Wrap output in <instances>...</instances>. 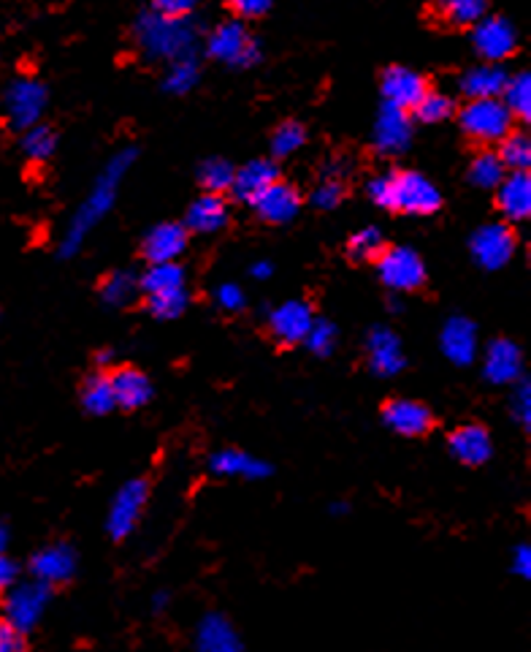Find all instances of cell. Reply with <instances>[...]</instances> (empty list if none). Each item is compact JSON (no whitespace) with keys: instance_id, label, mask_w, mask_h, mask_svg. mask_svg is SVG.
Returning a JSON list of instances; mask_svg holds the SVG:
<instances>
[{"instance_id":"1","label":"cell","mask_w":531,"mask_h":652,"mask_svg":"<svg viewBox=\"0 0 531 652\" xmlns=\"http://www.w3.org/2000/svg\"><path fill=\"white\" fill-rule=\"evenodd\" d=\"M369 196L375 205L404 216H432L442 205L437 185L417 172H391L371 179Z\"/></svg>"},{"instance_id":"2","label":"cell","mask_w":531,"mask_h":652,"mask_svg":"<svg viewBox=\"0 0 531 652\" xmlns=\"http://www.w3.org/2000/svg\"><path fill=\"white\" fill-rule=\"evenodd\" d=\"M131 161H133V150H126V153L117 155V159L106 166V172L101 174V179L95 183L93 194H90V199L84 201L82 210H79L76 218H73L71 229H68V234L63 240V256L76 253L79 245H82V240L87 237L90 229H93L95 223H98L101 218L111 210V205H115V199H117V188H120V179H122V174L128 172V166H131Z\"/></svg>"},{"instance_id":"3","label":"cell","mask_w":531,"mask_h":652,"mask_svg":"<svg viewBox=\"0 0 531 652\" xmlns=\"http://www.w3.org/2000/svg\"><path fill=\"white\" fill-rule=\"evenodd\" d=\"M461 128L469 139L480 144H499L512 131L510 109L502 98H474L461 109Z\"/></svg>"},{"instance_id":"4","label":"cell","mask_w":531,"mask_h":652,"mask_svg":"<svg viewBox=\"0 0 531 652\" xmlns=\"http://www.w3.org/2000/svg\"><path fill=\"white\" fill-rule=\"evenodd\" d=\"M3 595L5 598L0 612H3L5 620L14 622L22 633H31L42 622L44 612L52 601V587L31 579V582H14Z\"/></svg>"},{"instance_id":"5","label":"cell","mask_w":531,"mask_h":652,"mask_svg":"<svg viewBox=\"0 0 531 652\" xmlns=\"http://www.w3.org/2000/svg\"><path fill=\"white\" fill-rule=\"evenodd\" d=\"M146 503H150V485L146 479H131L128 485L117 489L115 500L106 514V533L111 542H126L135 531V525L144 516Z\"/></svg>"},{"instance_id":"6","label":"cell","mask_w":531,"mask_h":652,"mask_svg":"<svg viewBox=\"0 0 531 652\" xmlns=\"http://www.w3.org/2000/svg\"><path fill=\"white\" fill-rule=\"evenodd\" d=\"M209 55L214 60H223V63L236 66V69H250L261 60V49H258V42L250 36L241 22H223L212 31L206 42Z\"/></svg>"},{"instance_id":"7","label":"cell","mask_w":531,"mask_h":652,"mask_svg":"<svg viewBox=\"0 0 531 652\" xmlns=\"http://www.w3.org/2000/svg\"><path fill=\"white\" fill-rule=\"evenodd\" d=\"M377 272L388 289L401 294L423 289L426 283V264L412 247H386L377 258Z\"/></svg>"},{"instance_id":"8","label":"cell","mask_w":531,"mask_h":652,"mask_svg":"<svg viewBox=\"0 0 531 652\" xmlns=\"http://www.w3.org/2000/svg\"><path fill=\"white\" fill-rule=\"evenodd\" d=\"M190 42H193V33L188 31L185 20H168V16L152 14L144 16V22H141V44L152 55L179 60L185 47H190Z\"/></svg>"},{"instance_id":"9","label":"cell","mask_w":531,"mask_h":652,"mask_svg":"<svg viewBox=\"0 0 531 652\" xmlns=\"http://www.w3.org/2000/svg\"><path fill=\"white\" fill-rule=\"evenodd\" d=\"M472 44L483 63H496L512 58L518 49V33L502 16H483L477 25L472 27Z\"/></svg>"},{"instance_id":"10","label":"cell","mask_w":531,"mask_h":652,"mask_svg":"<svg viewBox=\"0 0 531 652\" xmlns=\"http://www.w3.org/2000/svg\"><path fill=\"white\" fill-rule=\"evenodd\" d=\"M5 109H9L11 126L27 131V128L42 123L44 109H47V90H44L42 82L31 80V77L16 80L5 93Z\"/></svg>"},{"instance_id":"11","label":"cell","mask_w":531,"mask_h":652,"mask_svg":"<svg viewBox=\"0 0 531 652\" xmlns=\"http://www.w3.org/2000/svg\"><path fill=\"white\" fill-rule=\"evenodd\" d=\"M516 232L507 223H488L472 237V256L483 269H502L516 256Z\"/></svg>"},{"instance_id":"12","label":"cell","mask_w":531,"mask_h":652,"mask_svg":"<svg viewBox=\"0 0 531 652\" xmlns=\"http://www.w3.org/2000/svg\"><path fill=\"white\" fill-rule=\"evenodd\" d=\"M76 549L66 542L47 544V547L38 549L31 558V577L36 582L47 584V587H60V584L71 582L73 573H76Z\"/></svg>"},{"instance_id":"13","label":"cell","mask_w":531,"mask_h":652,"mask_svg":"<svg viewBox=\"0 0 531 652\" xmlns=\"http://www.w3.org/2000/svg\"><path fill=\"white\" fill-rule=\"evenodd\" d=\"M382 421H386L388 430L401 438H423L432 432L434 414L426 403L397 397V400L382 406Z\"/></svg>"},{"instance_id":"14","label":"cell","mask_w":531,"mask_h":652,"mask_svg":"<svg viewBox=\"0 0 531 652\" xmlns=\"http://www.w3.org/2000/svg\"><path fill=\"white\" fill-rule=\"evenodd\" d=\"M448 449L461 465L467 468H480L494 454V438H491L488 427L477 424V421H467V424L456 427L448 438Z\"/></svg>"},{"instance_id":"15","label":"cell","mask_w":531,"mask_h":652,"mask_svg":"<svg viewBox=\"0 0 531 652\" xmlns=\"http://www.w3.org/2000/svg\"><path fill=\"white\" fill-rule=\"evenodd\" d=\"M315 316L312 307L307 302H285V305L276 307L274 313L269 316V335L274 337L280 346H298L304 342L307 331L312 329Z\"/></svg>"},{"instance_id":"16","label":"cell","mask_w":531,"mask_h":652,"mask_svg":"<svg viewBox=\"0 0 531 652\" xmlns=\"http://www.w3.org/2000/svg\"><path fill=\"white\" fill-rule=\"evenodd\" d=\"M193 648L196 652H241L245 644H241L239 631L234 628V622L225 615H203L196 626L193 633Z\"/></svg>"},{"instance_id":"17","label":"cell","mask_w":531,"mask_h":652,"mask_svg":"<svg viewBox=\"0 0 531 652\" xmlns=\"http://www.w3.org/2000/svg\"><path fill=\"white\" fill-rule=\"evenodd\" d=\"M188 247V229L185 223H161V226L150 229L141 243V253L150 264H172L177 261L179 256Z\"/></svg>"},{"instance_id":"18","label":"cell","mask_w":531,"mask_h":652,"mask_svg":"<svg viewBox=\"0 0 531 652\" xmlns=\"http://www.w3.org/2000/svg\"><path fill=\"white\" fill-rule=\"evenodd\" d=\"M426 80L412 69L391 66V69L382 74V95H386V104L397 106V109L412 112L417 106V101L426 95Z\"/></svg>"},{"instance_id":"19","label":"cell","mask_w":531,"mask_h":652,"mask_svg":"<svg viewBox=\"0 0 531 652\" xmlns=\"http://www.w3.org/2000/svg\"><path fill=\"white\" fill-rule=\"evenodd\" d=\"M109 379L117 408L122 410L144 408L152 400V395H155L150 375L139 368H115L109 370Z\"/></svg>"},{"instance_id":"20","label":"cell","mask_w":531,"mask_h":652,"mask_svg":"<svg viewBox=\"0 0 531 652\" xmlns=\"http://www.w3.org/2000/svg\"><path fill=\"white\" fill-rule=\"evenodd\" d=\"M485 379L496 386L516 384L523 373V353L512 340H494L485 351Z\"/></svg>"},{"instance_id":"21","label":"cell","mask_w":531,"mask_h":652,"mask_svg":"<svg viewBox=\"0 0 531 652\" xmlns=\"http://www.w3.org/2000/svg\"><path fill=\"white\" fill-rule=\"evenodd\" d=\"M410 139H412L410 112L397 109V106H391V104L382 106L380 117H377V126H375L377 150L386 155L404 153L406 144H410Z\"/></svg>"},{"instance_id":"22","label":"cell","mask_w":531,"mask_h":652,"mask_svg":"<svg viewBox=\"0 0 531 652\" xmlns=\"http://www.w3.org/2000/svg\"><path fill=\"white\" fill-rule=\"evenodd\" d=\"M276 179H280V172H276L274 163L266 159L250 161L241 168H236L231 194H234L239 201H245V205H256V201L261 199Z\"/></svg>"},{"instance_id":"23","label":"cell","mask_w":531,"mask_h":652,"mask_svg":"<svg viewBox=\"0 0 531 652\" xmlns=\"http://www.w3.org/2000/svg\"><path fill=\"white\" fill-rule=\"evenodd\" d=\"M256 212L261 216V221L271 223V226H282V223H291L293 218L302 210V196L293 185L276 179L269 190L256 201Z\"/></svg>"},{"instance_id":"24","label":"cell","mask_w":531,"mask_h":652,"mask_svg":"<svg viewBox=\"0 0 531 652\" xmlns=\"http://www.w3.org/2000/svg\"><path fill=\"white\" fill-rule=\"evenodd\" d=\"M209 470H212L214 476H223V479L247 481H258L271 476V465L252 457V454L241 452V449H220V452L212 454V459H209Z\"/></svg>"},{"instance_id":"25","label":"cell","mask_w":531,"mask_h":652,"mask_svg":"<svg viewBox=\"0 0 531 652\" xmlns=\"http://www.w3.org/2000/svg\"><path fill=\"white\" fill-rule=\"evenodd\" d=\"M366 359L369 368L377 375H397L404 370V351H401V340L386 326L371 329L369 340H366Z\"/></svg>"},{"instance_id":"26","label":"cell","mask_w":531,"mask_h":652,"mask_svg":"<svg viewBox=\"0 0 531 652\" xmlns=\"http://www.w3.org/2000/svg\"><path fill=\"white\" fill-rule=\"evenodd\" d=\"M496 205L507 221H527L531 216V177L529 172L505 174L496 185Z\"/></svg>"},{"instance_id":"27","label":"cell","mask_w":531,"mask_h":652,"mask_svg":"<svg viewBox=\"0 0 531 652\" xmlns=\"http://www.w3.org/2000/svg\"><path fill=\"white\" fill-rule=\"evenodd\" d=\"M442 353L459 368L474 362L477 357V329L464 316H453L442 329Z\"/></svg>"},{"instance_id":"28","label":"cell","mask_w":531,"mask_h":652,"mask_svg":"<svg viewBox=\"0 0 531 652\" xmlns=\"http://www.w3.org/2000/svg\"><path fill=\"white\" fill-rule=\"evenodd\" d=\"M228 223V201L225 196L203 194L190 205L188 218H185V229L199 234H217Z\"/></svg>"},{"instance_id":"29","label":"cell","mask_w":531,"mask_h":652,"mask_svg":"<svg viewBox=\"0 0 531 652\" xmlns=\"http://www.w3.org/2000/svg\"><path fill=\"white\" fill-rule=\"evenodd\" d=\"M507 80H510V77H507V71L502 69V66L483 63V66H477V69L467 71V74L461 77V90H464V93L469 95V101H474V98H502Z\"/></svg>"},{"instance_id":"30","label":"cell","mask_w":531,"mask_h":652,"mask_svg":"<svg viewBox=\"0 0 531 652\" xmlns=\"http://www.w3.org/2000/svg\"><path fill=\"white\" fill-rule=\"evenodd\" d=\"M82 406L87 414L106 416L117 408L115 392H111L109 370H95L82 384Z\"/></svg>"},{"instance_id":"31","label":"cell","mask_w":531,"mask_h":652,"mask_svg":"<svg viewBox=\"0 0 531 652\" xmlns=\"http://www.w3.org/2000/svg\"><path fill=\"white\" fill-rule=\"evenodd\" d=\"M488 0H437V16L450 27H474L485 16Z\"/></svg>"},{"instance_id":"32","label":"cell","mask_w":531,"mask_h":652,"mask_svg":"<svg viewBox=\"0 0 531 652\" xmlns=\"http://www.w3.org/2000/svg\"><path fill=\"white\" fill-rule=\"evenodd\" d=\"M141 289L146 296L166 294V291H182L185 289V269L177 261L172 264H150L144 275H141Z\"/></svg>"},{"instance_id":"33","label":"cell","mask_w":531,"mask_h":652,"mask_svg":"<svg viewBox=\"0 0 531 652\" xmlns=\"http://www.w3.org/2000/svg\"><path fill=\"white\" fill-rule=\"evenodd\" d=\"M496 155H499L502 166L510 168V172H529V166H531V139L527 137V133L510 131L499 142V150H496Z\"/></svg>"},{"instance_id":"34","label":"cell","mask_w":531,"mask_h":652,"mask_svg":"<svg viewBox=\"0 0 531 652\" xmlns=\"http://www.w3.org/2000/svg\"><path fill=\"white\" fill-rule=\"evenodd\" d=\"M58 150V133L52 131L49 126H33L27 131H22V153L27 155L33 163H44L49 161Z\"/></svg>"},{"instance_id":"35","label":"cell","mask_w":531,"mask_h":652,"mask_svg":"<svg viewBox=\"0 0 531 652\" xmlns=\"http://www.w3.org/2000/svg\"><path fill=\"white\" fill-rule=\"evenodd\" d=\"M505 174L507 168L502 166L499 155H496L494 150H483V153L472 161V166H469V179H472V185H477V188L496 190V185L505 179Z\"/></svg>"},{"instance_id":"36","label":"cell","mask_w":531,"mask_h":652,"mask_svg":"<svg viewBox=\"0 0 531 652\" xmlns=\"http://www.w3.org/2000/svg\"><path fill=\"white\" fill-rule=\"evenodd\" d=\"M505 106L510 109L512 117H521V120H529L531 117V77L527 71L510 77L505 84Z\"/></svg>"},{"instance_id":"37","label":"cell","mask_w":531,"mask_h":652,"mask_svg":"<svg viewBox=\"0 0 531 652\" xmlns=\"http://www.w3.org/2000/svg\"><path fill=\"white\" fill-rule=\"evenodd\" d=\"M453 112H456V106H453V98H450V95L428 88L426 95H423V98L417 101L415 109H412V115H415L421 123H442V120H448Z\"/></svg>"},{"instance_id":"38","label":"cell","mask_w":531,"mask_h":652,"mask_svg":"<svg viewBox=\"0 0 531 652\" xmlns=\"http://www.w3.org/2000/svg\"><path fill=\"white\" fill-rule=\"evenodd\" d=\"M234 174H236V168L231 166L228 161L212 159L199 168V183L203 185V190H206V194L223 196L225 190H231V185H234Z\"/></svg>"},{"instance_id":"39","label":"cell","mask_w":531,"mask_h":652,"mask_svg":"<svg viewBox=\"0 0 531 652\" xmlns=\"http://www.w3.org/2000/svg\"><path fill=\"white\" fill-rule=\"evenodd\" d=\"M382 251H386V237H382L380 229L371 226L355 232L347 243V253L355 261H377Z\"/></svg>"},{"instance_id":"40","label":"cell","mask_w":531,"mask_h":652,"mask_svg":"<svg viewBox=\"0 0 531 652\" xmlns=\"http://www.w3.org/2000/svg\"><path fill=\"white\" fill-rule=\"evenodd\" d=\"M307 142V131H304L302 123L285 120L282 126H276V131L271 133V150H274L276 159H285V155L298 153Z\"/></svg>"},{"instance_id":"41","label":"cell","mask_w":531,"mask_h":652,"mask_svg":"<svg viewBox=\"0 0 531 652\" xmlns=\"http://www.w3.org/2000/svg\"><path fill=\"white\" fill-rule=\"evenodd\" d=\"M146 307L155 318H163V322H172V318H179L188 307V289L182 291H166V294H152L146 296Z\"/></svg>"},{"instance_id":"42","label":"cell","mask_w":531,"mask_h":652,"mask_svg":"<svg viewBox=\"0 0 531 652\" xmlns=\"http://www.w3.org/2000/svg\"><path fill=\"white\" fill-rule=\"evenodd\" d=\"M135 289H139V280L128 272H115L101 283V294H104V300L117 307L128 305V302L133 300Z\"/></svg>"},{"instance_id":"43","label":"cell","mask_w":531,"mask_h":652,"mask_svg":"<svg viewBox=\"0 0 531 652\" xmlns=\"http://www.w3.org/2000/svg\"><path fill=\"white\" fill-rule=\"evenodd\" d=\"M304 346H307L312 353H318V357H329L333 346H337V326L315 318L312 329H309L307 337H304Z\"/></svg>"},{"instance_id":"44","label":"cell","mask_w":531,"mask_h":652,"mask_svg":"<svg viewBox=\"0 0 531 652\" xmlns=\"http://www.w3.org/2000/svg\"><path fill=\"white\" fill-rule=\"evenodd\" d=\"M196 82H199V69H196L190 58H179L166 77V88L172 93H188V90H193Z\"/></svg>"},{"instance_id":"45","label":"cell","mask_w":531,"mask_h":652,"mask_svg":"<svg viewBox=\"0 0 531 652\" xmlns=\"http://www.w3.org/2000/svg\"><path fill=\"white\" fill-rule=\"evenodd\" d=\"M0 652H27V633L9 622L0 612Z\"/></svg>"},{"instance_id":"46","label":"cell","mask_w":531,"mask_h":652,"mask_svg":"<svg viewBox=\"0 0 531 652\" xmlns=\"http://www.w3.org/2000/svg\"><path fill=\"white\" fill-rule=\"evenodd\" d=\"M344 188L337 183V179H326V183L318 185V190L312 194V205L320 207V210H333V207L342 201Z\"/></svg>"},{"instance_id":"47","label":"cell","mask_w":531,"mask_h":652,"mask_svg":"<svg viewBox=\"0 0 531 652\" xmlns=\"http://www.w3.org/2000/svg\"><path fill=\"white\" fill-rule=\"evenodd\" d=\"M199 0H155V14L168 16V20H185L196 9Z\"/></svg>"},{"instance_id":"48","label":"cell","mask_w":531,"mask_h":652,"mask_svg":"<svg viewBox=\"0 0 531 652\" xmlns=\"http://www.w3.org/2000/svg\"><path fill=\"white\" fill-rule=\"evenodd\" d=\"M217 302H220V307H223V311H228V313H239L241 307H245V294H241L239 286L225 283V286H220V291H217Z\"/></svg>"},{"instance_id":"49","label":"cell","mask_w":531,"mask_h":652,"mask_svg":"<svg viewBox=\"0 0 531 652\" xmlns=\"http://www.w3.org/2000/svg\"><path fill=\"white\" fill-rule=\"evenodd\" d=\"M271 3H274V0H228L231 9H234L239 16H245V20L263 16L266 11L271 9Z\"/></svg>"},{"instance_id":"50","label":"cell","mask_w":531,"mask_h":652,"mask_svg":"<svg viewBox=\"0 0 531 652\" xmlns=\"http://www.w3.org/2000/svg\"><path fill=\"white\" fill-rule=\"evenodd\" d=\"M512 408H516L518 421H521V424L529 430V427H531V386L527 384V381L518 386L516 403H512Z\"/></svg>"},{"instance_id":"51","label":"cell","mask_w":531,"mask_h":652,"mask_svg":"<svg viewBox=\"0 0 531 652\" xmlns=\"http://www.w3.org/2000/svg\"><path fill=\"white\" fill-rule=\"evenodd\" d=\"M512 571L521 579H531V547L529 544H518L512 552Z\"/></svg>"},{"instance_id":"52","label":"cell","mask_w":531,"mask_h":652,"mask_svg":"<svg viewBox=\"0 0 531 652\" xmlns=\"http://www.w3.org/2000/svg\"><path fill=\"white\" fill-rule=\"evenodd\" d=\"M14 582H16V563L11 558H5V555H0V595H3Z\"/></svg>"},{"instance_id":"53","label":"cell","mask_w":531,"mask_h":652,"mask_svg":"<svg viewBox=\"0 0 531 652\" xmlns=\"http://www.w3.org/2000/svg\"><path fill=\"white\" fill-rule=\"evenodd\" d=\"M168 606V593L166 590H163V593H157L155 598H152V612H155V615H161L163 609H166Z\"/></svg>"},{"instance_id":"54","label":"cell","mask_w":531,"mask_h":652,"mask_svg":"<svg viewBox=\"0 0 531 652\" xmlns=\"http://www.w3.org/2000/svg\"><path fill=\"white\" fill-rule=\"evenodd\" d=\"M252 278H258V280L271 278V264L269 261H258L256 267H252Z\"/></svg>"},{"instance_id":"55","label":"cell","mask_w":531,"mask_h":652,"mask_svg":"<svg viewBox=\"0 0 531 652\" xmlns=\"http://www.w3.org/2000/svg\"><path fill=\"white\" fill-rule=\"evenodd\" d=\"M9 542H11L9 527H5L3 522H0V555H5V547H9Z\"/></svg>"}]
</instances>
